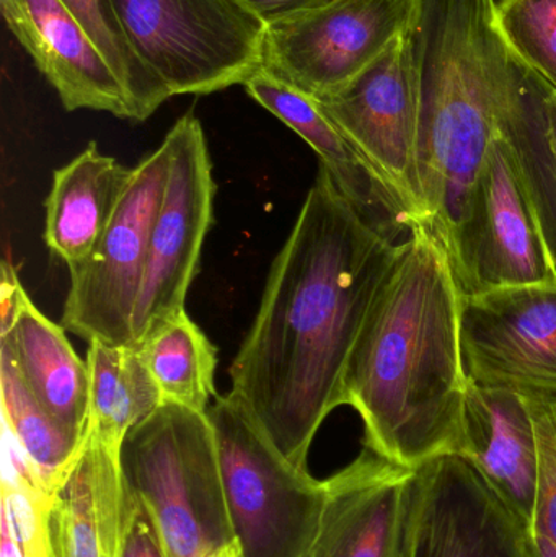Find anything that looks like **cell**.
Here are the masks:
<instances>
[{
    "label": "cell",
    "mask_w": 556,
    "mask_h": 557,
    "mask_svg": "<svg viewBox=\"0 0 556 557\" xmlns=\"http://www.w3.org/2000/svg\"><path fill=\"white\" fill-rule=\"evenodd\" d=\"M400 247L320 163L232 362L228 393L299 470H309L325 419L346 405L353 352Z\"/></svg>",
    "instance_id": "cell-1"
},
{
    "label": "cell",
    "mask_w": 556,
    "mask_h": 557,
    "mask_svg": "<svg viewBox=\"0 0 556 557\" xmlns=\"http://www.w3.org/2000/svg\"><path fill=\"white\" fill-rule=\"evenodd\" d=\"M462 294L440 242L417 224L401 242L346 375L366 448L417 470L459 455L467 375Z\"/></svg>",
    "instance_id": "cell-2"
},
{
    "label": "cell",
    "mask_w": 556,
    "mask_h": 557,
    "mask_svg": "<svg viewBox=\"0 0 556 557\" xmlns=\"http://www.w3.org/2000/svg\"><path fill=\"white\" fill-rule=\"evenodd\" d=\"M495 12V0H417L408 29L420 95L423 225L447 258L498 136L511 51Z\"/></svg>",
    "instance_id": "cell-3"
},
{
    "label": "cell",
    "mask_w": 556,
    "mask_h": 557,
    "mask_svg": "<svg viewBox=\"0 0 556 557\" xmlns=\"http://www.w3.org/2000/svg\"><path fill=\"white\" fill-rule=\"evenodd\" d=\"M121 470L159 527L169 557H209L235 542L206 412L163 403L127 432Z\"/></svg>",
    "instance_id": "cell-4"
},
{
    "label": "cell",
    "mask_w": 556,
    "mask_h": 557,
    "mask_svg": "<svg viewBox=\"0 0 556 557\" xmlns=\"http://www.w3.org/2000/svg\"><path fill=\"white\" fill-rule=\"evenodd\" d=\"M206 414L242 556L309 557L325 503L323 481L289 463L234 396H215Z\"/></svg>",
    "instance_id": "cell-5"
},
{
    "label": "cell",
    "mask_w": 556,
    "mask_h": 557,
    "mask_svg": "<svg viewBox=\"0 0 556 557\" xmlns=\"http://www.w3.org/2000/svg\"><path fill=\"white\" fill-rule=\"evenodd\" d=\"M139 61L175 95L245 84L261 69L267 22L244 0H110Z\"/></svg>",
    "instance_id": "cell-6"
},
{
    "label": "cell",
    "mask_w": 556,
    "mask_h": 557,
    "mask_svg": "<svg viewBox=\"0 0 556 557\" xmlns=\"http://www.w3.org/2000/svg\"><path fill=\"white\" fill-rule=\"evenodd\" d=\"M169 169L170 150L163 140L134 166L120 208L97 247L84 261L69 267L71 287L61 320L65 331L88 343H133L134 310Z\"/></svg>",
    "instance_id": "cell-7"
},
{
    "label": "cell",
    "mask_w": 556,
    "mask_h": 557,
    "mask_svg": "<svg viewBox=\"0 0 556 557\" xmlns=\"http://www.w3.org/2000/svg\"><path fill=\"white\" fill-rule=\"evenodd\" d=\"M460 294L556 282V263L508 144L496 136L449 258Z\"/></svg>",
    "instance_id": "cell-8"
},
{
    "label": "cell",
    "mask_w": 556,
    "mask_h": 557,
    "mask_svg": "<svg viewBox=\"0 0 556 557\" xmlns=\"http://www.w3.org/2000/svg\"><path fill=\"white\" fill-rule=\"evenodd\" d=\"M417 0H330L267 23L260 71L322 97L407 35Z\"/></svg>",
    "instance_id": "cell-9"
},
{
    "label": "cell",
    "mask_w": 556,
    "mask_h": 557,
    "mask_svg": "<svg viewBox=\"0 0 556 557\" xmlns=\"http://www.w3.org/2000/svg\"><path fill=\"white\" fill-rule=\"evenodd\" d=\"M394 557H529L528 529L459 455L413 470Z\"/></svg>",
    "instance_id": "cell-10"
},
{
    "label": "cell",
    "mask_w": 556,
    "mask_h": 557,
    "mask_svg": "<svg viewBox=\"0 0 556 557\" xmlns=\"http://www.w3.org/2000/svg\"><path fill=\"white\" fill-rule=\"evenodd\" d=\"M316 100L397 193L415 225H423L418 169L420 95L408 33L392 41L358 75Z\"/></svg>",
    "instance_id": "cell-11"
},
{
    "label": "cell",
    "mask_w": 556,
    "mask_h": 557,
    "mask_svg": "<svg viewBox=\"0 0 556 557\" xmlns=\"http://www.w3.org/2000/svg\"><path fill=\"white\" fill-rule=\"evenodd\" d=\"M163 140L170 150L169 180L150 235L133 317V343L153 324L185 311L186 294L212 224L215 183L201 123L195 114H186Z\"/></svg>",
    "instance_id": "cell-12"
},
{
    "label": "cell",
    "mask_w": 556,
    "mask_h": 557,
    "mask_svg": "<svg viewBox=\"0 0 556 557\" xmlns=\"http://www.w3.org/2000/svg\"><path fill=\"white\" fill-rule=\"evenodd\" d=\"M460 339L477 385L556 401V282L462 295Z\"/></svg>",
    "instance_id": "cell-13"
},
{
    "label": "cell",
    "mask_w": 556,
    "mask_h": 557,
    "mask_svg": "<svg viewBox=\"0 0 556 557\" xmlns=\"http://www.w3.org/2000/svg\"><path fill=\"white\" fill-rule=\"evenodd\" d=\"M10 32L58 91L65 110L133 120L129 100L100 49L61 0H0Z\"/></svg>",
    "instance_id": "cell-14"
},
{
    "label": "cell",
    "mask_w": 556,
    "mask_h": 557,
    "mask_svg": "<svg viewBox=\"0 0 556 557\" xmlns=\"http://www.w3.org/2000/svg\"><path fill=\"white\" fill-rule=\"evenodd\" d=\"M0 346L5 347L39 405L78 441L90 412L87 360L72 349L62 324L33 304L9 263L2 267Z\"/></svg>",
    "instance_id": "cell-15"
},
{
    "label": "cell",
    "mask_w": 556,
    "mask_h": 557,
    "mask_svg": "<svg viewBox=\"0 0 556 557\" xmlns=\"http://www.w3.org/2000/svg\"><path fill=\"white\" fill-rule=\"evenodd\" d=\"M411 473L365 447L323 480L325 503L309 557H394Z\"/></svg>",
    "instance_id": "cell-16"
},
{
    "label": "cell",
    "mask_w": 556,
    "mask_h": 557,
    "mask_svg": "<svg viewBox=\"0 0 556 557\" xmlns=\"http://www.w3.org/2000/svg\"><path fill=\"white\" fill-rule=\"evenodd\" d=\"M459 457L479 471L526 529H534L539 448L524 396L469 380Z\"/></svg>",
    "instance_id": "cell-17"
},
{
    "label": "cell",
    "mask_w": 556,
    "mask_h": 557,
    "mask_svg": "<svg viewBox=\"0 0 556 557\" xmlns=\"http://www.w3.org/2000/svg\"><path fill=\"white\" fill-rule=\"evenodd\" d=\"M244 85L255 101L319 153L320 163L329 170L339 191L369 222L394 240L405 232L410 234L415 221L407 206L323 113L316 98L263 71L251 75Z\"/></svg>",
    "instance_id": "cell-18"
},
{
    "label": "cell",
    "mask_w": 556,
    "mask_h": 557,
    "mask_svg": "<svg viewBox=\"0 0 556 557\" xmlns=\"http://www.w3.org/2000/svg\"><path fill=\"white\" fill-rule=\"evenodd\" d=\"M127 486L121 451L87 428L52 487L49 532L54 557H121Z\"/></svg>",
    "instance_id": "cell-19"
},
{
    "label": "cell",
    "mask_w": 556,
    "mask_h": 557,
    "mask_svg": "<svg viewBox=\"0 0 556 557\" xmlns=\"http://www.w3.org/2000/svg\"><path fill=\"white\" fill-rule=\"evenodd\" d=\"M133 169L88 144L67 165L55 170L46 199L45 240L69 267L84 261L110 227L129 185Z\"/></svg>",
    "instance_id": "cell-20"
},
{
    "label": "cell",
    "mask_w": 556,
    "mask_h": 557,
    "mask_svg": "<svg viewBox=\"0 0 556 557\" xmlns=\"http://www.w3.org/2000/svg\"><path fill=\"white\" fill-rule=\"evenodd\" d=\"M511 51V49H509ZM552 88L511 52L498 110V136L508 144L556 263V157Z\"/></svg>",
    "instance_id": "cell-21"
},
{
    "label": "cell",
    "mask_w": 556,
    "mask_h": 557,
    "mask_svg": "<svg viewBox=\"0 0 556 557\" xmlns=\"http://www.w3.org/2000/svg\"><path fill=\"white\" fill-rule=\"evenodd\" d=\"M90 412L88 425L108 447L121 451L127 432L163 405L136 343H88Z\"/></svg>",
    "instance_id": "cell-22"
},
{
    "label": "cell",
    "mask_w": 556,
    "mask_h": 557,
    "mask_svg": "<svg viewBox=\"0 0 556 557\" xmlns=\"http://www.w3.org/2000/svg\"><path fill=\"white\" fill-rule=\"evenodd\" d=\"M136 344L163 403L208 412L211 399L218 396V350L186 310L150 326Z\"/></svg>",
    "instance_id": "cell-23"
},
{
    "label": "cell",
    "mask_w": 556,
    "mask_h": 557,
    "mask_svg": "<svg viewBox=\"0 0 556 557\" xmlns=\"http://www.w3.org/2000/svg\"><path fill=\"white\" fill-rule=\"evenodd\" d=\"M2 424L12 432L49 487L77 455L82 442L62 428L29 392L12 356L0 346Z\"/></svg>",
    "instance_id": "cell-24"
},
{
    "label": "cell",
    "mask_w": 556,
    "mask_h": 557,
    "mask_svg": "<svg viewBox=\"0 0 556 557\" xmlns=\"http://www.w3.org/2000/svg\"><path fill=\"white\" fill-rule=\"evenodd\" d=\"M82 23L91 41L120 78L134 121H146L172 95L139 61L121 29L110 0H61Z\"/></svg>",
    "instance_id": "cell-25"
},
{
    "label": "cell",
    "mask_w": 556,
    "mask_h": 557,
    "mask_svg": "<svg viewBox=\"0 0 556 557\" xmlns=\"http://www.w3.org/2000/svg\"><path fill=\"white\" fill-rule=\"evenodd\" d=\"M495 15L512 54L556 95V0H499Z\"/></svg>",
    "instance_id": "cell-26"
},
{
    "label": "cell",
    "mask_w": 556,
    "mask_h": 557,
    "mask_svg": "<svg viewBox=\"0 0 556 557\" xmlns=\"http://www.w3.org/2000/svg\"><path fill=\"white\" fill-rule=\"evenodd\" d=\"M52 490L41 478H2V519L23 557H54L49 510Z\"/></svg>",
    "instance_id": "cell-27"
},
{
    "label": "cell",
    "mask_w": 556,
    "mask_h": 557,
    "mask_svg": "<svg viewBox=\"0 0 556 557\" xmlns=\"http://www.w3.org/2000/svg\"><path fill=\"white\" fill-rule=\"evenodd\" d=\"M528 406L539 448L538 517L532 530L556 543V401L528 399Z\"/></svg>",
    "instance_id": "cell-28"
},
{
    "label": "cell",
    "mask_w": 556,
    "mask_h": 557,
    "mask_svg": "<svg viewBox=\"0 0 556 557\" xmlns=\"http://www.w3.org/2000/svg\"><path fill=\"white\" fill-rule=\"evenodd\" d=\"M121 557H169L159 527L153 522L143 500L129 490V486L126 494V530Z\"/></svg>",
    "instance_id": "cell-29"
},
{
    "label": "cell",
    "mask_w": 556,
    "mask_h": 557,
    "mask_svg": "<svg viewBox=\"0 0 556 557\" xmlns=\"http://www.w3.org/2000/svg\"><path fill=\"white\" fill-rule=\"evenodd\" d=\"M244 2L264 22L271 23L302 10L316 9L330 0H244Z\"/></svg>",
    "instance_id": "cell-30"
},
{
    "label": "cell",
    "mask_w": 556,
    "mask_h": 557,
    "mask_svg": "<svg viewBox=\"0 0 556 557\" xmlns=\"http://www.w3.org/2000/svg\"><path fill=\"white\" fill-rule=\"evenodd\" d=\"M529 557H556V543L547 535L528 530Z\"/></svg>",
    "instance_id": "cell-31"
},
{
    "label": "cell",
    "mask_w": 556,
    "mask_h": 557,
    "mask_svg": "<svg viewBox=\"0 0 556 557\" xmlns=\"http://www.w3.org/2000/svg\"><path fill=\"white\" fill-rule=\"evenodd\" d=\"M0 539H2L0 540V557H23L18 548V543L13 539L12 532H10L9 525H7L3 519Z\"/></svg>",
    "instance_id": "cell-32"
},
{
    "label": "cell",
    "mask_w": 556,
    "mask_h": 557,
    "mask_svg": "<svg viewBox=\"0 0 556 557\" xmlns=\"http://www.w3.org/2000/svg\"><path fill=\"white\" fill-rule=\"evenodd\" d=\"M209 557H244L242 556V549L240 546H238L237 540L235 542L228 543V545H225L224 548L219 549V552H215L214 555Z\"/></svg>",
    "instance_id": "cell-33"
},
{
    "label": "cell",
    "mask_w": 556,
    "mask_h": 557,
    "mask_svg": "<svg viewBox=\"0 0 556 557\" xmlns=\"http://www.w3.org/2000/svg\"><path fill=\"white\" fill-rule=\"evenodd\" d=\"M551 121H552V136H554V150L556 157V95L552 91L551 97Z\"/></svg>",
    "instance_id": "cell-34"
}]
</instances>
